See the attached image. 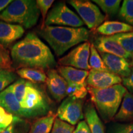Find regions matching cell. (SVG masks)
Listing matches in <instances>:
<instances>
[{
	"mask_svg": "<svg viewBox=\"0 0 133 133\" xmlns=\"http://www.w3.org/2000/svg\"><path fill=\"white\" fill-rule=\"evenodd\" d=\"M39 34L47 41L58 57L62 56L71 48L81 42H87L89 31L84 27L44 26Z\"/></svg>",
	"mask_w": 133,
	"mask_h": 133,
	"instance_id": "obj_2",
	"label": "cell"
},
{
	"mask_svg": "<svg viewBox=\"0 0 133 133\" xmlns=\"http://www.w3.org/2000/svg\"><path fill=\"white\" fill-rule=\"evenodd\" d=\"M21 78L32 83H43L47 80V75L43 70L34 68H21L17 70Z\"/></svg>",
	"mask_w": 133,
	"mask_h": 133,
	"instance_id": "obj_21",
	"label": "cell"
},
{
	"mask_svg": "<svg viewBox=\"0 0 133 133\" xmlns=\"http://www.w3.org/2000/svg\"><path fill=\"white\" fill-rule=\"evenodd\" d=\"M86 82L89 87L96 89H105L116 84H121L122 78L120 76L109 71L91 69Z\"/></svg>",
	"mask_w": 133,
	"mask_h": 133,
	"instance_id": "obj_10",
	"label": "cell"
},
{
	"mask_svg": "<svg viewBox=\"0 0 133 133\" xmlns=\"http://www.w3.org/2000/svg\"><path fill=\"white\" fill-rule=\"evenodd\" d=\"M56 116L52 112H49L46 115L38 118L31 125L29 133H50Z\"/></svg>",
	"mask_w": 133,
	"mask_h": 133,
	"instance_id": "obj_20",
	"label": "cell"
},
{
	"mask_svg": "<svg viewBox=\"0 0 133 133\" xmlns=\"http://www.w3.org/2000/svg\"><path fill=\"white\" fill-rule=\"evenodd\" d=\"M11 0H0V12L4 11L12 3Z\"/></svg>",
	"mask_w": 133,
	"mask_h": 133,
	"instance_id": "obj_37",
	"label": "cell"
},
{
	"mask_svg": "<svg viewBox=\"0 0 133 133\" xmlns=\"http://www.w3.org/2000/svg\"><path fill=\"white\" fill-rule=\"evenodd\" d=\"M40 14L36 1L16 0L0 13V20L28 29L37 24Z\"/></svg>",
	"mask_w": 133,
	"mask_h": 133,
	"instance_id": "obj_4",
	"label": "cell"
},
{
	"mask_svg": "<svg viewBox=\"0 0 133 133\" xmlns=\"http://www.w3.org/2000/svg\"><path fill=\"white\" fill-rule=\"evenodd\" d=\"M36 3L38 9L39 10V12L42 15L43 22V28L44 27V22H45V19L48 15V11L51 7L52 4L54 3V1L53 0H37V1H36Z\"/></svg>",
	"mask_w": 133,
	"mask_h": 133,
	"instance_id": "obj_32",
	"label": "cell"
},
{
	"mask_svg": "<svg viewBox=\"0 0 133 133\" xmlns=\"http://www.w3.org/2000/svg\"><path fill=\"white\" fill-rule=\"evenodd\" d=\"M99 34L110 36L119 33L133 31V26L118 21H106L96 29Z\"/></svg>",
	"mask_w": 133,
	"mask_h": 133,
	"instance_id": "obj_17",
	"label": "cell"
},
{
	"mask_svg": "<svg viewBox=\"0 0 133 133\" xmlns=\"http://www.w3.org/2000/svg\"><path fill=\"white\" fill-rule=\"evenodd\" d=\"M57 70L66 82L77 84L86 83V80L89 71L68 66H60Z\"/></svg>",
	"mask_w": 133,
	"mask_h": 133,
	"instance_id": "obj_18",
	"label": "cell"
},
{
	"mask_svg": "<svg viewBox=\"0 0 133 133\" xmlns=\"http://www.w3.org/2000/svg\"><path fill=\"white\" fill-rule=\"evenodd\" d=\"M12 61L9 56V52L4 47L0 45V67L12 69Z\"/></svg>",
	"mask_w": 133,
	"mask_h": 133,
	"instance_id": "obj_31",
	"label": "cell"
},
{
	"mask_svg": "<svg viewBox=\"0 0 133 133\" xmlns=\"http://www.w3.org/2000/svg\"><path fill=\"white\" fill-rule=\"evenodd\" d=\"M11 56L16 67L53 69L57 66L54 55L34 33H29L16 43L11 49Z\"/></svg>",
	"mask_w": 133,
	"mask_h": 133,
	"instance_id": "obj_1",
	"label": "cell"
},
{
	"mask_svg": "<svg viewBox=\"0 0 133 133\" xmlns=\"http://www.w3.org/2000/svg\"><path fill=\"white\" fill-rule=\"evenodd\" d=\"M117 42L128 53L133 56V31L109 36Z\"/></svg>",
	"mask_w": 133,
	"mask_h": 133,
	"instance_id": "obj_22",
	"label": "cell"
},
{
	"mask_svg": "<svg viewBox=\"0 0 133 133\" xmlns=\"http://www.w3.org/2000/svg\"><path fill=\"white\" fill-rule=\"evenodd\" d=\"M0 105L14 116L21 118V105L13 93L11 85L0 92Z\"/></svg>",
	"mask_w": 133,
	"mask_h": 133,
	"instance_id": "obj_15",
	"label": "cell"
},
{
	"mask_svg": "<svg viewBox=\"0 0 133 133\" xmlns=\"http://www.w3.org/2000/svg\"><path fill=\"white\" fill-rule=\"evenodd\" d=\"M93 2L96 3L106 14L113 16L118 12L121 1L120 0H94Z\"/></svg>",
	"mask_w": 133,
	"mask_h": 133,
	"instance_id": "obj_25",
	"label": "cell"
},
{
	"mask_svg": "<svg viewBox=\"0 0 133 133\" xmlns=\"http://www.w3.org/2000/svg\"><path fill=\"white\" fill-rule=\"evenodd\" d=\"M20 105L22 118H36L45 116L50 112L47 96L37 84L29 81L26 82L25 93Z\"/></svg>",
	"mask_w": 133,
	"mask_h": 133,
	"instance_id": "obj_5",
	"label": "cell"
},
{
	"mask_svg": "<svg viewBox=\"0 0 133 133\" xmlns=\"http://www.w3.org/2000/svg\"><path fill=\"white\" fill-rule=\"evenodd\" d=\"M86 83L83 84L68 83L66 94L68 97L75 98L77 99H83L88 94Z\"/></svg>",
	"mask_w": 133,
	"mask_h": 133,
	"instance_id": "obj_26",
	"label": "cell"
},
{
	"mask_svg": "<svg viewBox=\"0 0 133 133\" xmlns=\"http://www.w3.org/2000/svg\"><path fill=\"white\" fill-rule=\"evenodd\" d=\"M30 129V123L22 118L15 116L12 123L1 133H27Z\"/></svg>",
	"mask_w": 133,
	"mask_h": 133,
	"instance_id": "obj_24",
	"label": "cell"
},
{
	"mask_svg": "<svg viewBox=\"0 0 133 133\" xmlns=\"http://www.w3.org/2000/svg\"><path fill=\"white\" fill-rule=\"evenodd\" d=\"M17 78V75L13 70L0 67V92L10 84L14 83Z\"/></svg>",
	"mask_w": 133,
	"mask_h": 133,
	"instance_id": "obj_28",
	"label": "cell"
},
{
	"mask_svg": "<svg viewBox=\"0 0 133 133\" xmlns=\"http://www.w3.org/2000/svg\"><path fill=\"white\" fill-rule=\"evenodd\" d=\"M25 30L19 25L0 21V45L6 48L23 36Z\"/></svg>",
	"mask_w": 133,
	"mask_h": 133,
	"instance_id": "obj_14",
	"label": "cell"
},
{
	"mask_svg": "<svg viewBox=\"0 0 133 133\" xmlns=\"http://www.w3.org/2000/svg\"><path fill=\"white\" fill-rule=\"evenodd\" d=\"M26 82H27V81L22 78H20L17 79L16 82L13 83V84L11 85L12 92L14 94L19 104L22 102L23 98L25 96Z\"/></svg>",
	"mask_w": 133,
	"mask_h": 133,
	"instance_id": "obj_29",
	"label": "cell"
},
{
	"mask_svg": "<svg viewBox=\"0 0 133 133\" xmlns=\"http://www.w3.org/2000/svg\"><path fill=\"white\" fill-rule=\"evenodd\" d=\"M74 133H91L86 121H81L78 123Z\"/></svg>",
	"mask_w": 133,
	"mask_h": 133,
	"instance_id": "obj_36",
	"label": "cell"
},
{
	"mask_svg": "<svg viewBox=\"0 0 133 133\" xmlns=\"http://www.w3.org/2000/svg\"><path fill=\"white\" fill-rule=\"evenodd\" d=\"M99 52L114 55L129 61L133 56L128 53L117 42L109 36H100L96 38L92 43Z\"/></svg>",
	"mask_w": 133,
	"mask_h": 133,
	"instance_id": "obj_12",
	"label": "cell"
},
{
	"mask_svg": "<svg viewBox=\"0 0 133 133\" xmlns=\"http://www.w3.org/2000/svg\"><path fill=\"white\" fill-rule=\"evenodd\" d=\"M84 116L91 133H105L104 126L92 102H88L84 107Z\"/></svg>",
	"mask_w": 133,
	"mask_h": 133,
	"instance_id": "obj_16",
	"label": "cell"
},
{
	"mask_svg": "<svg viewBox=\"0 0 133 133\" xmlns=\"http://www.w3.org/2000/svg\"><path fill=\"white\" fill-rule=\"evenodd\" d=\"M74 130H75L74 126H72L71 125V124L66 123L64 133H74Z\"/></svg>",
	"mask_w": 133,
	"mask_h": 133,
	"instance_id": "obj_38",
	"label": "cell"
},
{
	"mask_svg": "<svg viewBox=\"0 0 133 133\" xmlns=\"http://www.w3.org/2000/svg\"><path fill=\"white\" fill-rule=\"evenodd\" d=\"M14 116L0 105V133L3 132L12 123Z\"/></svg>",
	"mask_w": 133,
	"mask_h": 133,
	"instance_id": "obj_30",
	"label": "cell"
},
{
	"mask_svg": "<svg viewBox=\"0 0 133 133\" xmlns=\"http://www.w3.org/2000/svg\"><path fill=\"white\" fill-rule=\"evenodd\" d=\"M91 44L85 42L79 44L69 53L59 60L61 66H68L76 69L89 71L91 67L89 64L90 56Z\"/></svg>",
	"mask_w": 133,
	"mask_h": 133,
	"instance_id": "obj_9",
	"label": "cell"
},
{
	"mask_svg": "<svg viewBox=\"0 0 133 133\" xmlns=\"http://www.w3.org/2000/svg\"><path fill=\"white\" fill-rule=\"evenodd\" d=\"M68 3L76 10L89 29H97L105 19V16L101 12L99 8L91 1L70 0Z\"/></svg>",
	"mask_w": 133,
	"mask_h": 133,
	"instance_id": "obj_7",
	"label": "cell"
},
{
	"mask_svg": "<svg viewBox=\"0 0 133 133\" xmlns=\"http://www.w3.org/2000/svg\"><path fill=\"white\" fill-rule=\"evenodd\" d=\"M89 64L91 67V69L98 71L110 72L106 66L102 57L100 56L99 52H98V51L96 49V48L94 47V46L92 44H91Z\"/></svg>",
	"mask_w": 133,
	"mask_h": 133,
	"instance_id": "obj_23",
	"label": "cell"
},
{
	"mask_svg": "<svg viewBox=\"0 0 133 133\" xmlns=\"http://www.w3.org/2000/svg\"><path fill=\"white\" fill-rule=\"evenodd\" d=\"M84 22L76 13L71 11L65 3H58L48 13L44 25H56L79 28Z\"/></svg>",
	"mask_w": 133,
	"mask_h": 133,
	"instance_id": "obj_6",
	"label": "cell"
},
{
	"mask_svg": "<svg viewBox=\"0 0 133 133\" xmlns=\"http://www.w3.org/2000/svg\"><path fill=\"white\" fill-rule=\"evenodd\" d=\"M91 101L102 119L105 122L114 119L127 90L121 84L105 89L87 87Z\"/></svg>",
	"mask_w": 133,
	"mask_h": 133,
	"instance_id": "obj_3",
	"label": "cell"
},
{
	"mask_svg": "<svg viewBox=\"0 0 133 133\" xmlns=\"http://www.w3.org/2000/svg\"><path fill=\"white\" fill-rule=\"evenodd\" d=\"M109 70L121 78L128 77L132 71L131 65L128 61L114 55L99 52Z\"/></svg>",
	"mask_w": 133,
	"mask_h": 133,
	"instance_id": "obj_13",
	"label": "cell"
},
{
	"mask_svg": "<svg viewBox=\"0 0 133 133\" xmlns=\"http://www.w3.org/2000/svg\"><path fill=\"white\" fill-rule=\"evenodd\" d=\"M46 85L48 91L56 102H60L64 99L66 94L68 83L59 74L57 70L49 69L47 73Z\"/></svg>",
	"mask_w": 133,
	"mask_h": 133,
	"instance_id": "obj_11",
	"label": "cell"
},
{
	"mask_svg": "<svg viewBox=\"0 0 133 133\" xmlns=\"http://www.w3.org/2000/svg\"><path fill=\"white\" fill-rule=\"evenodd\" d=\"M110 133H133V123H115L110 129Z\"/></svg>",
	"mask_w": 133,
	"mask_h": 133,
	"instance_id": "obj_33",
	"label": "cell"
},
{
	"mask_svg": "<svg viewBox=\"0 0 133 133\" xmlns=\"http://www.w3.org/2000/svg\"><path fill=\"white\" fill-rule=\"evenodd\" d=\"M66 123L56 118L54 121L52 129L50 133H64Z\"/></svg>",
	"mask_w": 133,
	"mask_h": 133,
	"instance_id": "obj_35",
	"label": "cell"
},
{
	"mask_svg": "<svg viewBox=\"0 0 133 133\" xmlns=\"http://www.w3.org/2000/svg\"><path fill=\"white\" fill-rule=\"evenodd\" d=\"M119 17L133 26V0H124L119 9Z\"/></svg>",
	"mask_w": 133,
	"mask_h": 133,
	"instance_id": "obj_27",
	"label": "cell"
},
{
	"mask_svg": "<svg viewBox=\"0 0 133 133\" xmlns=\"http://www.w3.org/2000/svg\"><path fill=\"white\" fill-rule=\"evenodd\" d=\"M122 78V85L126 88V90L131 94H133V68L130 75L128 77L121 78Z\"/></svg>",
	"mask_w": 133,
	"mask_h": 133,
	"instance_id": "obj_34",
	"label": "cell"
},
{
	"mask_svg": "<svg viewBox=\"0 0 133 133\" xmlns=\"http://www.w3.org/2000/svg\"><path fill=\"white\" fill-rule=\"evenodd\" d=\"M56 115L64 122L72 126L76 125L84 117L83 100L66 97L58 108Z\"/></svg>",
	"mask_w": 133,
	"mask_h": 133,
	"instance_id": "obj_8",
	"label": "cell"
},
{
	"mask_svg": "<svg viewBox=\"0 0 133 133\" xmlns=\"http://www.w3.org/2000/svg\"><path fill=\"white\" fill-rule=\"evenodd\" d=\"M114 119L119 122L133 121V94L126 92L121 102L120 109L118 111Z\"/></svg>",
	"mask_w": 133,
	"mask_h": 133,
	"instance_id": "obj_19",
	"label": "cell"
}]
</instances>
